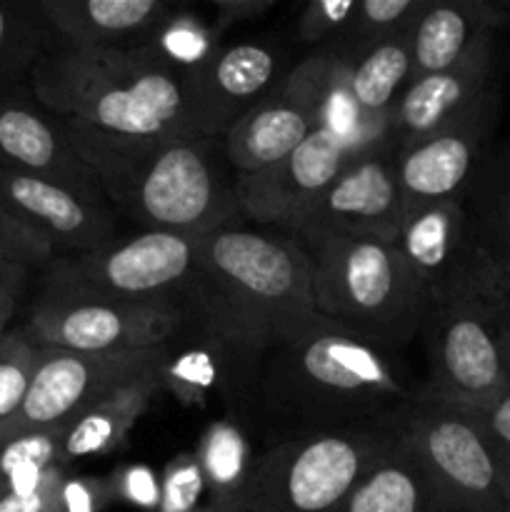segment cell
I'll use <instances>...</instances> for the list:
<instances>
[{"instance_id":"8992f818","label":"cell","mask_w":510,"mask_h":512,"mask_svg":"<svg viewBox=\"0 0 510 512\" xmlns=\"http://www.w3.org/2000/svg\"><path fill=\"white\" fill-rule=\"evenodd\" d=\"M390 438L393 425L280 440L250 465L235 512H333Z\"/></svg>"},{"instance_id":"277c9868","label":"cell","mask_w":510,"mask_h":512,"mask_svg":"<svg viewBox=\"0 0 510 512\" xmlns=\"http://www.w3.org/2000/svg\"><path fill=\"white\" fill-rule=\"evenodd\" d=\"M295 240L310 260L315 313L388 353L413 343L428 295L398 245L360 235Z\"/></svg>"},{"instance_id":"9c48e42d","label":"cell","mask_w":510,"mask_h":512,"mask_svg":"<svg viewBox=\"0 0 510 512\" xmlns=\"http://www.w3.org/2000/svg\"><path fill=\"white\" fill-rule=\"evenodd\" d=\"M178 303H128L88 293L45 275L25 333L40 348L73 353H125L160 348L178 333Z\"/></svg>"},{"instance_id":"d6986e66","label":"cell","mask_w":510,"mask_h":512,"mask_svg":"<svg viewBox=\"0 0 510 512\" xmlns=\"http://www.w3.org/2000/svg\"><path fill=\"white\" fill-rule=\"evenodd\" d=\"M498 33L480 40L465 58L438 73L415 78L385 120V140L395 150L458 118L495 85Z\"/></svg>"},{"instance_id":"3957f363","label":"cell","mask_w":510,"mask_h":512,"mask_svg":"<svg viewBox=\"0 0 510 512\" xmlns=\"http://www.w3.org/2000/svg\"><path fill=\"white\" fill-rule=\"evenodd\" d=\"M180 308L255 345L313 313L310 260L293 235L228 225L200 238L198 268Z\"/></svg>"},{"instance_id":"d590c367","label":"cell","mask_w":510,"mask_h":512,"mask_svg":"<svg viewBox=\"0 0 510 512\" xmlns=\"http://www.w3.org/2000/svg\"><path fill=\"white\" fill-rule=\"evenodd\" d=\"M115 495V483L108 480H68L60 488L58 512H98Z\"/></svg>"},{"instance_id":"2e32d148","label":"cell","mask_w":510,"mask_h":512,"mask_svg":"<svg viewBox=\"0 0 510 512\" xmlns=\"http://www.w3.org/2000/svg\"><path fill=\"white\" fill-rule=\"evenodd\" d=\"M278 55L265 45L240 43L213 48L183 68L190 128L208 138L223 135L273 88Z\"/></svg>"},{"instance_id":"44dd1931","label":"cell","mask_w":510,"mask_h":512,"mask_svg":"<svg viewBox=\"0 0 510 512\" xmlns=\"http://www.w3.org/2000/svg\"><path fill=\"white\" fill-rule=\"evenodd\" d=\"M55 43L73 50H138L153 45L170 20L163 0H40Z\"/></svg>"},{"instance_id":"836d02e7","label":"cell","mask_w":510,"mask_h":512,"mask_svg":"<svg viewBox=\"0 0 510 512\" xmlns=\"http://www.w3.org/2000/svg\"><path fill=\"white\" fill-rule=\"evenodd\" d=\"M203 485V470H200L198 458L185 460L170 468L163 488H160V512H190L200 495Z\"/></svg>"},{"instance_id":"e0dca14e","label":"cell","mask_w":510,"mask_h":512,"mask_svg":"<svg viewBox=\"0 0 510 512\" xmlns=\"http://www.w3.org/2000/svg\"><path fill=\"white\" fill-rule=\"evenodd\" d=\"M0 205L55 250L95 253L113 243L115 215L108 200L38 175L0 168Z\"/></svg>"},{"instance_id":"cb8c5ba5","label":"cell","mask_w":510,"mask_h":512,"mask_svg":"<svg viewBox=\"0 0 510 512\" xmlns=\"http://www.w3.org/2000/svg\"><path fill=\"white\" fill-rule=\"evenodd\" d=\"M333 512H453L418 455L393 428V438Z\"/></svg>"},{"instance_id":"4dcf8cb0","label":"cell","mask_w":510,"mask_h":512,"mask_svg":"<svg viewBox=\"0 0 510 512\" xmlns=\"http://www.w3.org/2000/svg\"><path fill=\"white\" fill-rule=\"evenodd\" d=\"M58 258V250L38 233L20 223L0 205V263L23 265V268H48Z\"/></svg>"},{"instance_id":"e575fe53","label":"cell","mask_w":510,"mask_h":512,"mask_svg":"<svg viewBox=\"0 0 510 512\" xmlns=\"http://www.w3.org/2000/svg\"><path fill=\"white\" fill-rule=\"evenodd\" d=\"M65 483L63 465H55L45 473L38 488L28 493H3L0 512H58L60 488Z\"/></svg>"},{"instance_id":"ac0fdd59","label":"cell","mask_w":510,"mask_h":512,"mask_svg":"<svg viewBox=\"0 0 510 512\" xmlns=\"http://www.w3.org/2000/svg\"><path fill=\"white\" fill-rule=\"evenodd\" d=\"M463 228L473 290L478 298L510 305V138L493 145L465 190Z\"/></svg>"},{"instance_id":"603a6c76","label":"cell","mask_w":510,"mask_h":512,"mask_svg":"<svg viewBox=\"0 0 510 512\" xmlns=\"http://www.w3.org/2000/svg\"><path fill=\"white\" fill-rule=\"evenodd\" d=\"M395 245L423 280L428 300L475 295L460 203L435 205L408 218Z\"/></svg>"},{"instance_id":"30bf717a","label":"cell","mask_w":510,"mask_h":512,"mask_svg":"<svg viewBox=\"0 0 510 512\" xmlns=\"http://www.w3.org/2000/svg\"><path fill=\"white\" fill-rule=\"evenodd\" d=\"M340 60L333 48L305 58L268 90L228 133L223 153L238 175H253L293 153L320 125L330 123Z\"/></svg>"},{"instance_id":"1f68e13d","label":"cell","mask_w":510,"mask_h":512,"mask_svg":"<svg viewBox=\"0 0 510 512\" xmlns=\"http://www.w3.org/2000/svg\"><path fill=\"white\" fill-rule=\"evenodd\" d=\"M468 410L478 420V425L485 433V440H488L490 450H493L495 463H498L500 470V480H503L505 500H508L510 508V390L500 395V398L490 400L488 405Z\"/></svg>"},{"instance_id":"7a4b0ae2","label":"cell","mask_w":510,"mask_h":512,"mask_svg":"<svg viewBox=\"0 0 510 512\" xmlns=\"http://www.w3.org/2000/svg\"><path fill=\"white\" fill-rule=\"evenodd\" d=\"M30 95L63 125L95 178L130 155L195 133L183 68L155 45L73 50L53 40L30 75Z\"/></svg>"},{"instance_id":"74e56055","label":"cell","mask_w":510,"mask_h":512,"mask_svg":"<svg viewBox=\"0 0 510 512\" xmlns=\"http://www.w3.org/2000/svg\"><path fill=\"white\" fill-rule=\"evenodd\" d=\"M115 495L145 508H158L160 503V488L148 470H128L123 478L115 480Z\"/></svg>"},{"instance_id":"7c38bea8","label":"cell","mask_w":510,"mask_h":512,"mask_svg":"<svg viewBox=\"0 0 510 512\" xmlns=\"http://www.w3.org/2000/svg\"><path fill=\"white\" fill-rule=\"evenodd\" d=\"M200 238L143 230L95 253L55 258L50 278L128 303H178L198 268Z\"/></svg>"},{"instance_id":"7402d4cb","label":"cell","mask_w":510,"mask_h":512,"mask_svg":"<svg viewBox=\"0 0 510 512\" xmlns=\"http://www.w3.org/2000/svg\"><path fill=\"white\" fill-rule=\"evenodd\" d=\"M510 23V0H428L410 33L413 80L450 68Z\"/></svg>"},{"instance_id":"ffe728a7","label":"cell","mask_w":510,"mask_h":512,"mask_svg":"<svg viewBox=\"0 0 510 512\" xmlns=\"http://www.w3.org/2000/svg\"><path fill=\"white\" fill-rule=\"evenodd\" d=\"M0 168L55 180L88 198L108 200L63 125L33 95H0Z\"/></svg>"},{"instance_id":"ab89813d","label":"cell","mask_w":510,"mask_h":512,"mask_svg":"<svg viewBox=\"0 0 510 512\" xmlns=\"http://www.w3.org/2000/svg\"><path fill=\"white\" fill-rule=\"evenodd\" d=\"M503 328H505V345H508V370H510V323L503 318Z\"/></svg>"},{"instance_id":"b9f144b4","label":"cell","mask_w":510,"mask_h":512,"mask_svg":"<svg viewBox=\"0 0 510 512\" xmlns=\"http://www.w3.org/2000/svg\"><path fill=\"white\" fill-rule=\"evenodd\" d=\"M3 493H5V488H3V485H0V498H3Z\"/></svg>"},{"instance_id":"f1b7e54d","label":"cell","mask_w":510,"mask_h":512,"mask_svg":"<svg viewBox=\"0 0 510 512\" xmlns=\"http://www.w3.org/2000/svg\"><path fill=\"white\" fill-rule=\"evenodd\" d=\"M198 465L203 470V480L213 485L218 512H235L250 473V468L245 470L240 435L228 425H215L205 438Z\"/></svg>"},{"instance_id":"6da1fadb","label":"cell","mask_w":510,"mask_h":512,"mask_svg":"<svg viewBox=\"0 0 510 512\" xmlns=\"http://www.w3.org/2000/svg\"><path fill=\"white\" fill-rule=\"evenodd\" d=\"M420 393L398 353L313 313L270 335L250 403L278 440L390 428Z\"/></svg>"},{"instance_id":"d6a6232c","label":"cell","mask_w":510,"mask_h":512,"mask_svg":"<svg viewBox=\"0 0 510 512\" xmlns=\"http://www.w3.org/2000/svg\"><path fill=\"white\" fill-rule=\"evenodd\" d=\"M355 5V0H310L298 18V38L303 43L338 38L353 18Z\"/></svg>"},{"instance_id":"484cf974","label":"cell","mask_w":510,"mask_h":512,"mask_svg":"<svg viewBox=\"0 0 510 512\" xmlns=\"http://www.w3.org/2000/svg\"><path fill=\"white\" fill-rule=\"evenodd\" d=\"M50 43V30L35 5L0 0V95L18 93L20 80L30 83Z\"/></svg>"},{"instance_id":"f546056e","label":"cell","mask_w":510,"mask_h":512,"mask_svg":"<svg viewBox=\"0 0 510 512\" xmlns=\"http://www.w3.org/2000/svg\"><path fill=\"white\" fill-rule=\"evenodd\" d=\"M40 360V345L25 328L5 330L0 335V425L13 418L30 388Z\"/></svg>"},{"instance_id":"52a82bcc","label":"cell","mask_w":510,"mask_h":512,"mask_svg":"<svg viewBox=\"0 0 510 512\" xmlns=\"http://www.w3.org/2000/svg\"><path fill=\"white\" fill-rule=\"evenodd\" d=\"M430 375L423 390L433 398L480 408L510 390L503 313L478 295H448L425 303Z\"/></svg>"},{"instance_id":"5b68a950","label":"cell","mask_w":510,"mask_h":512,"mask_svg":"<svg viewBox=\"0 0 510 512\" xmlns=\"http://www.w3.org/2000/svg\"><path fill=\"white\" fill-rule=\"evenodd\" d=\"M108 203L145 230L205 238L235 225V183L218 160V138L185 133L120 160L98 175Z\"/></svg>"},{"instance_id":"5bb4252c","label":"cell","mask_w":510,"mask_h":512,"mask_svg":"<svg viewBox=\"0 0 510 512\" xmlns=\"http://www.w3.org/2000/svg\"><path fill=\"white\" fill-rule=\"evenodd\" d=\"M383 135H363L325 123L270 168L235 175V198L243 218L293 230L328 185Z\"/></svg>"},{"instance_id":"4fadbf2b","label":"cell","mask_w":510,"mask_h":512,"mask_svg":"<svg viewBox=\"0 0 510 512\" xmlns=\"http://www.w3.org/2000/svg\"><path fill=\"white\" fill-rule=\"evenodd\" d=\"M498 115L500 93L493 85L448 125L395 150L403 223L435 205L463 200L485 155L493 148Z\"/></svg>"},{"instance_id":"8fae6325","label":"cell","mask_w":510,"mask_h":512,"mask_svg":"<svg viewBox=\"0 0 510 512\" xmlns=\"http://www.w3.org/2000/svg\"><path fill=\"white\" fill-rule=\"evenodd\" d=\"M168 348L125 350V353H73V350L40 348L30 388L13 418L0 425V440L33 430L70 425L80 413L163 370Z\"/></svg>"},{"instance_id":"83f0119b","label":"cell","mask_w":510,"mask_h":512,"mask_svg":"<svg viewBox=\"0 0 510 512\" xmlns=\"http://www.w3.org/2000/svg\"><path fill=\"white\" fill-rule=\"evenodd\" d=\"M68 425L33 430L0 440V485L5 493H28L38 488L50 468L60 463Z\"/></svg>"},{"instance_id":"8d00e7d4","label":"cell","mask_w":510,"mask_h":512,"mask_svg":"<svg viewBox=\"0 0 510 512\" xmlns=\"http://www.w3.org/2000/svg\"><path fill=\"white\" fill-rule=\"evenodd\" d=\"M28 273L30 270L23 268V265L0 263V335L5 333L8 323L13 320Z\"/></svg>"},{"instance_id":"f35d334b","label":"cell","mask_w":510,"mask_h":512,"mask_svg":"<svg viewBox=\"0 0 510 512\" xmlns=\"http://www.w3.org/2000/svg\"><path fill=\"white\" fill-rule=\"evenodd\" d=\"M215 13H218V28L225 30L233 23L255 20L273 8V0H215Z\"/></svg>"},{"instance_id":"60d3db41","label":"cell","mask_w":510,"mask_h":512,"mask_svg":"<svg viewBox=\"0 0 510 512\" xmlns=\"http://www.w3.org/2000/svg\"><path fill=\"white\" fill-rule=\"evenodd\" d=\"M500 313H503V318L510 323V305H508V308H500Z\"/></svg>"},{"instance_id":"4316f807","label":"cell","mask_w":510,"mask_h":512,"mask_svg":"<svg viewBox=\"0 0 510 512\" xmlns=\"http://www.w3.org/2000/svg\"><path fill=\"white\" fill-rule=\"evenodd\" d=\"M425 3L428 0H363L355 5L350 23L335 38L338 43L333 45V53L340 63H353L373 45L413 28Z\"/></svg>"},{"instance_id":"d4e9b609","label":"cell","mask_w":510,"mask_h":512,"mask_svg":"<svg viewBox=\"0 0 510 512\" xmlns=\"http://www.w3.org/2000/svg\"><path fill=\"white\" fill-rule=\"evenodd\" d=\"M160 388H163L160 375L145 378L140 383L128 385V388L115 390L113 395L98 400L85 413H80L65 433L63 455H60L63 468L70 463H78V460L98 458V455L118 448Z\"/></svg>"},{"instance_id":"9a60e30c","label":"cell","mask_w":510,"mask_h":512,"mask_svg":"<svg viewBox=\"0 0 510 512\" xmlns=\"http://www.w3.org/2000/svg\"><path fill=\"white\" fill-rule=\"evenodd\" d=\"M400 228L403 205L395 180V148L383 135L328 185L290 235H360L398 243Z\"/></svg>"},{"instance_id":"ba28073f","label":"cell","mask_w":510,"mask_h":512,"mask_svg":"<svg viewBox=\"0 0 510 512\" xmlns=\"http://www.w3.org/2000/svg\"><path fill=\"white\" fill-rule=\"evenodd\" d=\"M393 428L453 512H510L493 450L468 408L433 398L420 385Z\"/></svg>"}]
</instances>
